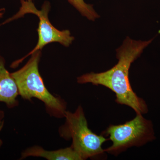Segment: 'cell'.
<instances>
[{
  "label": "cell",
  "instance_id": "1",
  "mask_svg": "<svg viewBox=\"0 0 160 160\" xmlns=\"http://www.w3.org/2000/svg\"><path fill=\"white\" fill-rule=\"evenodd\" d=\"M136 41L127 37L122 45L117 49L118 62L111 69L103 72H91L77 78L79 84L91 83L101 85L114 92L118 104L131 107L136 114H143L148 111L147 104L142 98L138 97L132 88L129 80V70L132 63L138 58L153 41Z\"/></svg>",
  "mask_w": 160,
  "mask_h": 160
},
{
  "label": "cell",
  "instance_id": "2",
  "mask_svg": "<svg viewBox=\"0 0 160 160\" xmlns=\"http://www.w3.org/2000/svg\"><path fill=\"white\" fill-rule=\"evenodd\" d=\"M41 50L31 55L26 65L18 71L11 73L14 79L19 94L25 100L31 101L33 98L42 102L46 111L50 116L65 118L67 104L62 98L52 94L45 86L39 70Z\"/></svg>",
  "mask_w": 160,
  "mask_h": 160
},
{
  "label": "cell",
  "instance_id": "3",
  "mask_svg": "<svg viewBox=\"0 0 160 160\" xmlns=\"http://www.w3.org/2000/svg\"><path fill=\"white\" fill-rule=\"evenodd\" d=\"M66 124L61 130L65 138H71L72 147L83 160L100 158L104 154L103 143L108 140L103 135H98L89 129L82 106H79L74 112L66 111Z\"/></svg>",
  "mask_w": 160,
  "mask_h": 160
},
{
  "label": "cell",
  "instance_id": "4",
  "mask_svg": "<svg viewBox=\"0 0 160 160\" xmlns=\"http://www.w3.org/2000/svg\"><path fill=\"white\" fill-rule=\"evenodd\" d=\"M104 134L112 142V145L104 151L115 156L130 147L142 146L155 139L151 121L141 114H137L133 119L124 124L110 125Z\"/></svg>",
  "mask_w": 160,
  "mask_h": 160
},
{
  "label": "cell",
  "instance_id": "5",
  "mask_svg": "<svg viewBox=\"0 0 160 160\" xmlns=\"http://www.w3.org/2000/svg\"><path fill=\"white\" fill-rule=\"evenodd\" d=\"M22 6L19 11L11 18L4 23L9 22L26 14L32 13L37 16L39 20L38 29V40L34 49L25 57L31 55L38 50H41L46 45L52 42H58L66 47H69L74 41V38L71 36L69 30L60 31L52 25L48 18V13L50 10V4L45 2L41 10H38L32 1L21 0Z\"/></svg>",
  "mask_w": 160,
  "mask_h": 160
},
{
  "label": "cell",
  "instance_id": "6",
  "mask_svg": "<svg viewBox=\"0 0 160 160\" xmlns=\"http://www.w3.org/2000/svg\"><path fill=\"white\" fill-rule=\"evenodd\" d=\"M18 89L11 73L5 67V61L0 57V102L6 104L9 108L18 106Z\"/></svg>",
  "mask_w": 160,
  "mask_h": 160
},
{
  "label": "cell",
  "instance_id": "7",
  "mask_svg": "<svg viewBox=\"0 0 160 160\" xmlns=\"http://www.w3.org/2000/svg\"><path fill=\"white\" fill-rule=\"evenodd\" d=\"M30 156L45 158L49 160H83L81 156L71 146L54 151H48L39 146H32L22 152L21 159Z\"/></svg>",
  "mask_w": 160,
  "mask_h": 160
},
{
  "label": "cell",
  "instance_id": "8",
  "mask_svg": "<svg viewBox=\"0 0 160 160\" xmlns=\"http://www.w3.org/2000/svg\"><path fill=\"white\" fill-rule=\"evenodd\" d=\"M80 13L90 21H94L100 17L92 5L86 4L84 0H67Z\"/></svg>",
  "mask_w": 160,
  "mask_h": 160
},
{
  "label": "cell",
  "instance_id": "9",
  "mask_svg": "<svg viewBox=\"0 0 160 160\" xmlns=\"http://www.w3.org/2000/svg\"><path fill=\"white\" fill-rule=\"evenodd\" d=\"M4 117V112L3 111L0 110V123L2 122L3 118Z\"/></svg>",
  "mask_w": 160,
  "mask_h": 160
},
{
  "label": "cell",
  "instance_id": "10",
  "mask_svg": "<svg viewBox=\"0 0 160 160\" xmlns=\"http://www.w3.org/2000/svg\"><path fill=\"white\" fill-rule=\"evenodd\" d=\"M5 12V9L4 8L0 9V18L2 17L3 14Z\"/></svg>",
  "mask_w": 160,
  "mask_h": 160
},
{
  "label": "cell",
  "instance_id": "11",
  "mask_svg": "<svg viewBox=\"0 0 160 160\" xmlns=\"http://www.w3.org/2000/svg\"><path fill=\"white\" fill-rule=\"evenodd\" d=\"M3 124H4V122H1V123H0V131H1V129H2V128L3 127ZM2 141H1V140H0V146H1V145H2Z\"/></svg>",
  "mask_w": 160,
  "mask_h": 160
},
{
  "label": "cell",
  "instance_id": "12",
  "mask_svg": "<svg viewBox=\"0 0 160 160\" xmlns=\"http://www.w3.org/2000/svg\"><path fill=\"white\" fill-rule=\"evenodd\" d=\"M28 1H32V0H28Z\"/></svg>",
  "mask_w": 160,
  "mask_h": 160
}]
</instances>
